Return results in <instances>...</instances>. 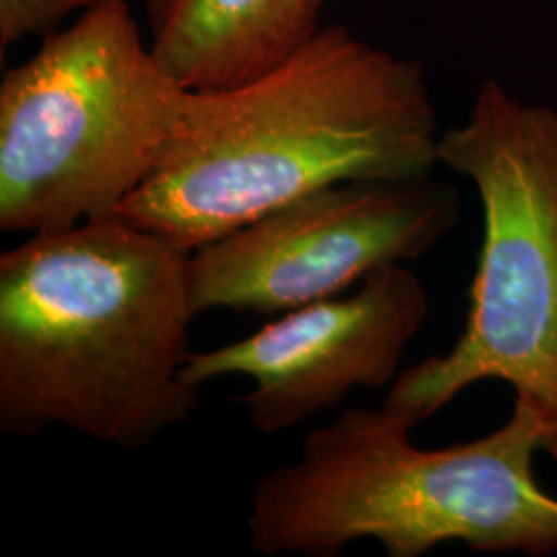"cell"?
<instances>
[{
	"mask_svg": "<svg viewBox=\"0 0 557 557\" xmlns=\"http://www.w3.org/2000/svg\"><path fill=\"white\" fill-rule=\"evenodd\" d=\"M438 143L423 64L329 25L257 79L190 91L114 218L193 252L329 184L432 176Z\"/></svg>",
	"mask_w": 557,
	"mask_h": 557,
	"instance_id": "6da1fadb",
	"label": "cell"
},
{
	"mask_svg": "<svg viewBox=\"0 0 557 557\" xmlns=\"http://www.w3.org/2000/svg\"><path fill=\"white\" fill-rule=\"evenodd\" d=\"M190 250L122 218L32 234L0 257V432L64 425L139 450L193 418Z\"/></svg>",
	"mask_w": 557,
	"mask_h": 557,
	"instance_id": "7a4b0ae2",
	"label": "cell"
},
{
	"mask_svg": "<svg viewBox=\"0 0 557 557\" xmlns=\"http://www.w3.org/2000/svg\"><path fill=\"white\" fill-rule=\"evenodd\" d=\"M411 430L384 407L312 430L299 457L255 487V552L338 557L372 539L388 557L453 541L485 554H556L557 498L541 490L533 458L545 453L557 469V413L517 395L496 432L434 450L416 446Z\"/></svg>",
	"mask_w": 557,
	"mask_h": 557,
	"instance_id": "3957f363",
	"label": "cell"
},
{
	"mask_svg": "<svg viewBox=\"0 0 557 557\" xmlns=\"http://www.w3.org/2000/svg\"><path fill=\"white\" fill-rule=\"evenodd\" d=\"M186 89L108 0L0 81V230L52 234L114 218L158 168Z\"/></svg>",
	"mask_w": 557,
	"mask_h": 557,
	"instance_id": "277c9868",
	"label": "cell"
},
{
	"mask_svg": "<svg viewBox=\"0 0 557 557\" xmlns=\"http://www.w3.org/2000/svg\"><path fill=\"white\" fill-rule=\"evenodd\" d=\"M108 0H0V52L32 36H50L71 13Z\"/></svg>",
	"mask_w": 557,
	"mask_h": 557,
	"instance_id": "9c48e42d",
	"label": "cell"
},
{
	"mask_svg": "<svg viewBox=\"0 0 557 557\" xmlns=\"http://www.w3.org/2000/svg\"><path fill=\"white\" fill-rule=\"evenodd\" d=\"M428 312L418 275L403 264L384 267L349 298L320 299L250 337L190 354L182 379L195 386L221 376L252 380L239 398L248 419L260 434H278L335 409L356 388L395 382Z\"/></svg>",
	"mask_w": 557,
	"mask_h": 557,
	"instance_id": "52a82bcc",
	"label": "cell"
},
{
	"mask_svg": "<svg viewBox=\"0 0 557 557\" xmlns=\"http://www.w3.org/2000/svg\"><path fill=\"white\" fill-rule=\"evenodd\" d=\"M438 165L471 180L483 242L462 335L398 374L384 409L411 428L485 380L557 413V112L485 81Z\"/></svg>",
	"mask_w": 557,
	"mask_h": 557,
	"instance_id": "5b68a950",
	"label": "cell"
},
{
	"mask_svg": "<svg viewBox=\"0 0 557 557\" xmlns=\"http://www.w3.org/2000/svg\"><path fill=\"white\" fill-rule=\"evenodd\" d=\"M324 0H145L151 50L190 91L257 79L320 32Z\"/></svg>",
	"mask_w": 557,
	"mask_h": 557,
	"instance_id": "ba28073f",
	"label": "cell"
},
{
	"mask_svg": "<svg viewBox=\"0 0 557 557\" xmlns=\"http://www.w3.org/2000/svg\"><path fill=\"white\" fill-rule=\"evenodd\" d=\"M458 220L457 188L432 176L322 186L193 250V312L277 314L337 298L374 271L421 259Z\"/></svg>",
	"mask_w": 557,
	"mask_h": 557,
	"instance_id": "8992f818",
	"label": "cell"
}]
</instances>
